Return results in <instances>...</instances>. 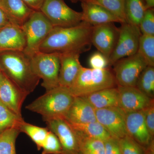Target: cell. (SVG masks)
<instances>
[{
  "instance_id": "obj_3",
  "label": "cell",
  "mask_w": 154,
  "mask_h": 154,
  "mask_svg": "<svg viewBox=\"0 0 154 154\" xmlns=\"http://www.w3.org/2000/svg\"><path fill=\"white\" fill-rule=\"evenodd\" d=\"M74 98L69 88L59 86L46 91L26 108L40 114L44 121L56 117L64 118Z\"/></svg>"
},
{
  "instance_id": "obj_5",
  "label": "cell",
  "mask_w": 154,
  "mask_h": 154,
  "mask_svg": "<svg viewBox=\"0 0 154 154\" xmlns=\"http://www.w3.org/2000/svg\"><path fill=\"white\" fill-rule=\"evenodd\" d=\"M54 27L40 11H34L22 26L26 39L23 52L31 58L39 51L42 43Z\"/></svg>"
},
{
  "instance_id": "obj_8",
  "label": "cell",
  "mask_w": 154,
  "mask_h": 154,
  "mask_svg": "<svg viewBox=\"0 0 154 154\" xmlns=\"http://www.w3.org/2000/svg\"><path fill=\"white\" fill-rule=\"evenodd\" d=\"M113 65L117 85L133 87H136L140 74L148 66L144 59L137 52L119 60Z\"/></svg>"
},
{
  "instance_id": "obj_38",
  "label": "cell",
  "mask_w": 154,
  "mask_h": 154,
  "mask_svg": "<svg viewBox=\"0 0 154 154\" xmlns=\"http://www.w3.org/2000/svg\"><path fill=\"white\" fill-rule=\"evenodd\" d=\"M11 23L5 14L0 9V29L5 27Z\"/></svg>"
},
{
  "instance_id": "obj_29",
  "label": "cell",
  "mask_w": 154,
  "mask_h": 154,
  "mask_svg": "<svg viewBox=\"0 0 154 154\" xmlns=\"http://www.w3.org/2000/svg\"><path fill=\"white\" fill-rule=\"evenodd\" d=\"M77 136L79 140V154H105V144L103 141Z\"/></svg>"
},
{
  "instance_id": "obj_9",
  "label": "cell",
  "mask_w": 154,
  "mask_h": 154,
  "mask_svg": "<svg viewBox=\"0 0 154 154\" xmlns=\"http://www.w3.org/2000/svg\"><path fill=\"white\" fill-rule=\"evenodd\" d=\"M141 34L137 26L127 22L121 23L117 43L109 58V66L113 65L123 58L136 54Z\"/></svg>"
},
{
  "instance_id": "obj_40",
  "label": "cell",
  "mask_w": 154,
  "mask_h": 154,
  "mask_svg": "<svg viewBox=\"0 0 154 154\" xmlns=\"http://www.w3.org/2000/svg\"><path fill=\"white\" fill-rule=\"evenodd\" d=\"M69 1L72 3H76L79 2H81L82 0H69Z\"/></svg>"
},
{
  "instance_id": "obj_18",
  "label": "cell",
  "mask_w": 154,
  "mask_h": 154,
  "mask_svg": "<svg viewBox=\"0 0 154 154\" xmlns=\"http://www.w3.org/2000/svg\"><path fill=\"white\" fill-rule=\"evenodd\" d=\"M26 39L22 27L11 23L0 29V52L9 51H23Z\"/></svg>"
},
{
  "instance_id": "obj_4",
  "label": "cell",
  "mask_w": 154,
  "mask_h": 154,
  "mask_svg": "<svg viewBox=\"0 0 154 154\" xmlns=\"http://www.w3.org/2000/svg\"><path fill=\"white\" fill-rule=\"evenodd\" d=\"M117 85L114 74L109 69H94L82 66L74 82L69 88L75 97H83Z\"/></svg>"
},
{
  "instance_id": "obj_24",
  "label": "cell",
  "mask_w": 154,
  "mask_h": 154,
  "mask_svg": "<svg viewBox=\"0 0 154 154\" xmlns=\"http://www.w3.org/2000/svg\"><path fill=\"white\" fill-rule=\"evenodd\" d=\"M24 121L22 116L14 113L0 101V134L11 128H19Z\"/></svg>"
},
{
  "instance_id": "obj_41",
  "label": "cell",
  "mask_w": 154,
  "mask_h": 154,
  "mask_svg": "<svg viewBox=\"0 0 154 154\" xmlns=\"http://www.w3.org/2000/svg\"><path fill=\"white\" fill-rule=\"evenodd\" d=\"M1 1H2V0H0V3H1Z\"/></svg>"
},
{
  "instance_id": "obj_37",
  "label": "cell",
  "mask_w": 154,
  "mask_h": 154,
  "mask_svg": "<svg viewBox=\"0 0 154 154\" xmlns=\"http://www.w3.org/2000/svg\"><path fill=\"white\" fill-rule=\"evenodd\" d=\"M25 4L34 11H40L45 0H22Z\"/></svg>"
},
{
  "instance_id": "obj_32",
  "label": "cell",
  "mask_w": 154,
  "mask_h": 154,
  "mask_svg": "<svg viewBox=\"0 0 154 154\" xmlns=\"http://www.w3.org/2000/svg\"><path fill=\"white\" fill-rule=\"evenodd\" d=\"M42 154H62L63 149L56 135L49 130L48 134L42 146Z\"/></svg>"
},
{
  "instance_id": "obj_13",
  "label": "cell",
  "mask_w": 154,
  "mask_h": 154,
  "mask_svg": "<svg viewBox=\"0 0 154 154\" xmlns=\"http://www.w3.org/2000/svg\"><path fill=\"white\" fill-rule=\"evenodd\" d=\"M1 70V69H0ZM28 95L0 72V101L10 110L22 116V105Z\"/></svg>"
},
{
  "instance_id": "obj_27",
  "label": "cell",
  "mask_w": 154,
  "mask_h": 154,
  "mask_svg": "<svg viewBox=\"0 0 154 154\" xmlns=\"http://www.w3.org/2000/svg\"><path fill=\"white\" fill-rule=\"evenodd\" d=\"M136 87L149 98L153 99L154 94V67L146 66L137 80Z\"/></svg>"
},
{
  "instance_id": "obj_20",
  "label": "cell",
  "mask_w": 154,
  "mask_h": 154,
  "mask_svg": "<svg viewBox=\"0 0 154 154\" xmlns=\"http://www.w3.org/2000/svg\"><path fill=\"white\" fill-rule=\"evenodd\" d=\"M0 9L11 23L22 27L34 11L22 0H2Z\"/></svg>"
},
{
  "instance_id": "obj_25",
  "label": "cell",
  "mask_w": 154,
  "mask_h": 154,
  "mask_svg": "<svg viewBox=\"0 0 154 154\" xmlns=\"http://www.w3.org/2000/svg\"><path fill=\"white\" fill-rule=\"evenodd\" d=\"M21 132L26 134L36 144L38 150L42 148L49 130L47 128H42L27 123L24 121L19 127Z\"/></svg>"
},
{
  "instance_id": "obj_7",
  "label": "cell",
  "mask_w": 154,
  "mask_h": 154,
  "mask_svg": "<svg viewBox=\"0 0 154 154\" xmlns=\"http://www.w3.org/2000/svg\"><path fill=\"white\" fill-rule=\"evenodd\" d=\"M40 11L54 27H73L82 22V12L73 10L63 0H45Z\"/></svg>"
},
{
  "instance_id": "obj_30",
  "label": "cell",
  "mask_w": 154,
  "mask_h": 154,
  "mask_svg": "<svg viewBox=\"0 0 154 154\" xmlns=\"http://www.w3.org/2000/svg\"><path fill=\"white\" fill-rule=\"evenodd\" d=\"M137 53L143 57L148 66H154V36L141 34Z\"/></svg>"
},
{
  "instance_id": "obj_42",
  "label": "cell",
  "mask_w": 154,
  "mask_h": 154,
  "mask_svg": "<svg viewBox=\"0 0 154 154\" xmlns=\"http://www.w3.org/2000/svg\"><path fill=\"white\" fill-rule=\"evenodd\" d=\"M0 72H1V70H0Z\"/></svg>"
},
{
  "instance_id": "obj_19",
  "label": "cell",
  "mask_w": 154,
  "mask_h": 154,
  "mask_svg": "<svg viewBox=\"0 0 154 154\" xmlns=\"http://www.w3.org/2000/svg\"><path fill=\"white\" fill-rule=\"evenodd\" d=\"M82 22L95 25L109 23H122L121 20L101 6L85 1H82Z\"/></svg>"
},
{
  "instance_id": "obj_10",
  "label": "cell",
  "mask_w": 154,
  "mask_h": 154,
  "mask_svg": "<svg viewBox=\"0 0 154 154\" xmlns=\"http://www.w3.org/2000/svg\"><path fill=\"white\" fill-rule=\"evenodd\" d=\"M96 120L111 137L119 140L128 135L126 127V112L119 107L96 110Z\"/></svg>"
},
{
  "instance_id": "obj_14",
  "label": "cell",
  "mask_w": 154,
  "mask_h": 154,
  "mask_svg": "<svg viewBox=\"0 0 154 154\" xmlns=\"http://www.w3.org/2000/svg\"><path fill=\"white\" fill-rule=\"evenodd\" d=\"M119 107L125 112L141 111L154 103V99L141 92L136 87L118 86Z\"/></svg>"
},
{
  "instance_id": "obj_12",
  "label": "cell",
  "mask_w": 154,
  "mask_h": 154,
  "mask_svg": "<svg viewBox=\"0 0 154 154\" xmlns=\"http://www.w3.org/2000/svg\"><path fill=\"white\" fill-rule=\"evenodd\" d=\"M119 28L114 23L93 26L91 43L109 59L118 40Z\"/></svg>"
},
{
  "instance_id": "obj_11",
  "label": "cell",
  "mask_w": 154,
  "mask_h": 154,
  "mask_svg": "<svg viewBox=\"0 0 154 154\" xmlns=\"http://www.w3.org/2000/svg\"><path fill=\"white\" fill-rule=\"evenodd\" d=\"M47 128L56 135L60 142L63 154H78L79 140L72 127L63 117H56L44 120Z\"/></svg>"
},
{
  "instance_id": "obj_26",
  "label": "cell",
  "mask_w": 154,
  "mask_h": 154,
  "mask_svg": "<svg viewBox=\"0 0 154 154\" xmlns=\"http://www.w3.org/2000/svg\"><path fill=\"white\" fill-rule=\"evenodd\" d=\"M96 4L109 11L122 22H126L125 14V0H82ZM81 1V2H82Z\"/></svg>"
},
{
  "instance_id": "obj_33",
  "label": "cell",
  "mask_w": 154,
  "mask_h": 154,
  "mask_svg": "<svg viewBox=\"0 0 154 154\" xmlns=\"http://www.w3.org/2000/svg\"><path fill=\"white\" fill-rule=\"evenodd\" d=\"M139 28L142 34L154 36V8L146 10Z\"/></svg>"
},
{
  "instance_id": "obj_39",
  "label": "cell",
  "mask_w": 154,
  "mask_h": 154,
  "mask_svg": "<svg viewBox=\"0 0 154 154\" xmlns=\"http://www.w3.org/2000/svg\"><path fill=\"white\" fill-rule=\"evenodd\" d=\"M144 3L146 10L153 9L154 7V0H143Z\"/></svg>"
},
{
  "instance_id": "obj_34",
  "label": "cell",
  "mask_w": 154,
  "mask_h": 154,
  "mask_svg": "<svg viewBox=\"0 0 154 154\" xmlns=\"http://www.w3.org/2000/svg\"><path fill=\"white\" fill-rule=\"evenodd\" d=\"M89 64L91 68L105 69L109 66V61L102 53L96 52L92 54L89 60Z\"/></svg>"
},
{
  "instance_id": "obj_22",
  "label": "cell",
  "mask_w": 154,
  "mask_h": 154,
  "mask_svg": "<svg viewBox=\"0 0 154 154\" xmlns=\"http://www.w3.org/2000/svg\"><path fill=\"white\" fill-rule=\"evenodd\" d=\"M69 123L77 135L81 137L96 139L104 142L111 137L102 125L97 121L86 124Z\"/></svg>"
},
{
  "instance_id": "obj_21",
  "label": "cell",
  "mask_w": 154,
  "mask_h": 154,
  "mask_svg": "<svg viewBox=\"0 0 154 154\" xmlns=\"http://www.w3.org/2000/svg\"><path fill=\"white\" fill-rule=\"evenodd\" d=\"M96 110L119 107V94L117 88H106L83 96Z\"/></svg>"
},
{
  "instance_id": "obj_43",
  "label": "cell",
  "mask_w": 154,
  "mask_h": 154,
  "mask_svg": "<svg viewBox=\"0 0 154 154\" xmlns=\"http://www.w3.org/2000/svg\"></svg>"
},
{
  "instance_id": "obj_1",
  "label": "cell",
  "mask_w": 154,
  "mask_h": 154,
  "mask_svg": "<svg viewBox=\"0 0 154 154\" xmlns=\"http://www.w3.org/2000/svg\"><path fill=\"white\" fill-rule=\"evenodd\" d=\"M93 25L82 22L68 28L54 27L39 48L42 52L59 54L79 52L91 48Z\"/></svg>"
},
{
  "instance_id": "obj_6",
  "label": "cell",
  "mask_w": 154,
  "mask_h": 154,
  "mask_svg": "<svg viewBox=\"0 0 154 154\" xmlns=\"http://www.w3.org/2000/svg\"><path fill=\"white\" fill-rule=\"evenodd\" d=\"M30 65L33 73L42 80V86L46 91L59 86V54L39 51L30 58Z\"/></svg>"
},
{
  "instance_id": "obj_31",
  "label": "cell",
  "mask_w": 154,
  "mask_h": 154,
  "mask_svg": "<svg viewBox=\"0 0 154 154\" xmlns=\"http://www.w3.org/2000/svg\"><path fill=\"white\" fill-rule=\"evenodd\" d=\"M118 140L121 154H147L146 148L129 135Z\"/></svg>"
},
{
  "instance_id": "obj_23",
  "label": "cell",
  "mask_w": 154,
  "mask_h": 154,
  "mask_svg": "<svg viewBox=\"0 0 154 154\" xmlns=\"http://www.w3.org/2000/svg\"><path fill=\"white\" fill-rule=\"evenodd\" d=\"M146 10L143 0H125L126 22L139 27Z\"/></svg>"
},
{
  "instance_id": "obj_2",
  "label": "cell",
  "mask_w": 154,
  "mask_h": 154,
  "mask_svg": "<svg viewBox=\"0 0 154 154\" xmlns=\"http://www.w3.org/2000/svg\"><path fill=\"white\" fill-rule=\"evenodd\" d=\"M0 69L14 85L28 95L35 90L40 81L32 71L30 59L22 51L0 52Z\"/></svg>"
},
{
  "instance_id": "obj_35",
  "label": "cell",
  "mask_w": 154,
  "mask_h": 154,
  "mask_svg": "<svg viewBox=\"0 0 154 154\" xmlns=\"http://www.w3.org/2000/svg\"><path fill=\"white\" fill-rule=\"evenodd\" d=\"M146 125L152 137L154 135V103L143 110Z\"/></svg>"
},
{
  "instance_id": "obj_36",
  "label": "cell",
  "mask_w": 154,
  "mask_h": 154,
  "mask_svg": "<svg viewBox=\"0 0 154 154\" xmlns=\"http://www.w3.org/2000/svg\"><path fill=\"white\" fill-rule=\"evenodd\" d=\"M105 154H121L118 139L110 137L104 141Z\"/></svg>"
},
{
  "instance_id": "obj_17",
  "label": "cell",
  "mask_w": 154,
  "mask_h": 154,
  "mask_svg": "<svg viewBox=\"0 0 154 154\" xmlns=\"http://www.w3.org/2000/svg\"><path fill=\"white\" fill-rule=\"evenodd\" d=\"M59 54V86L69 88L74 82L82 66L79 60L81 54L70 52Z\"/></svg>"
},
{
  "instance_id": "obj_44",
  "label": "cell",
  "mask_w": 154,
  "mask_h": 154,
  "mask_svg": "<svg viewBox=\"0 0 154 154\" xmlns=\"http://www.w3.org/2000/svg\"></svg>"
},
{
  "instance_id": "obj_16",
  "label": "cell",
  "mask_w": 154,
  "mask_h": 154,
  "mask_svg": "<svg viewBox=\"0 0 154 154\" xmlns=\"http://www.w3.org/2000/svg\"><path fill=\"white\" fill-rule=\"evenodd\" d=\"M64 118L71 124L95 122L96 109L84 97H75Z\"/></svg>"
},
{
  "instance_id": "obj_28",
  "label": "cell",
  "mask_w": 154,
  "mask_h": 154,
  "mask_svg": "<svg viewBox=\"0 0 154 154\" xmlns=\"http://www.w3.org/2000/svg\"><path fill=\"white\" fill-rule=\"evenodd\" d=\"M20 133L19 128H13L0 134V154H17L16 140Z\"/></svg>"
},
{
  "instance_id": "obj_15",
  "label": "cell",
  "mask_w": 154,
  "mask_h": 154,
  "mask_svg": "<svg viewBox=\"0 0 154 154\" xmlns=\"http://www.w3.org/2000/svg\"><path fill=\"white\" fill-rule=\"evenodd\" d=\"M125 122L128 135L141 145L147 147L153 140L146 125L143 110L126 112Z\"/></svg>"
}]
</instances>
